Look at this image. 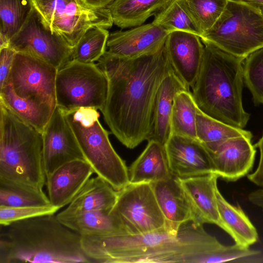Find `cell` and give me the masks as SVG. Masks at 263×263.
<instances>
[{"mask_svg":"<svg viewBox=\"0 0 263 263\" xmlns=\"http://www.w3.org/2000/svg\"><path fill=\"white\" fill-rule=\"evenodd\" d=\"M260 7V10H261V12L263 15V6H260L259 7Z\"/></svg>","mask_w":263,"mask_h":263,"instance_id":"obj_42","label":"cell"},{"mask_svg":"<svg viewBox=\"0 0 263 263\" xmlns=\"http://www.w3.org/2000/svg\"><path fill=\"white\" fill-rule=\"evenodd\" d=\"M218 178L212 173L179 179L191 205L195 222L214 224L222 229L216 197Z\"/></svg>","mask_w":263,"mask_h":263,"instance_id":"obj_19","label":"cell"},{"mask_svg":"<svg viewBox=\"0 0 263 263\" xmlns=\"http://www.w3.org/2000/svg\"><path fill=\"white\" fill-rule=\"evenodd\" d=\"M62 111L75 135L85 161L91 166L94 173L117 191L128 184L127 167L112 147L109 132L101 124L98 110L81 107Z\"/></svg>","mask_w":263,"mask_h":263,"instance_id":"obj_6","label":"cell"},{"mask_svg":"<svg viewBox=\"0 0 263 263\" xmlns=\"http://www.w3.org/2000/svg\"><path fill=\"white\" fill-rule=\"evenodd\" d=\"M57 106L62 110L90 107L100 110L108 95V81L95 63L70 60L58 69Z\"/></svg>","mask_w":263,"mask_h":263,"instance_id":"obj_9","label":"cell"},{"mask_svg":"<svg viewBox=\"0 0 263 263\" xmlns=\"http://www.w3.org/2000/svg\"><path fill=\"white\" fill-rule=\"evenodd\" d=\"M170 0H114L107 7L113 23L121 28L140 26Z\"/></svg>","mask_w":263,"mask_h":263,"instance_id":"obj_27","label":"cell"},{"mask_svg":"<svg viewBox=\"0 0 263 263\" xmlns=\"http://www.w3.org/2000/svg\"><path fill=\"white\" fill-rule=\"evenodd\" d=\"M216 197L222 229L240 247L249 248L256 243L258 239L257 230L239 204L230 203L218 188Z\"/></svg>","mask_w":263,"mask_h":263,"instance_id":"obj_25","label":"cell"},{"mask_svg":"<svg viewBox=\"0 0 263 263\" xmlns=\"http://www.w3.org/2000/svg\"><path fill=\"white\" fill-rule=\"evenodd\" d=\"M128 235L165 230V220L151 182L129 183L117 192L110 211Z\"/></svg>","mask_w":263,"mask_h":263,"instance_id":"obj_10","label":"cell"},{"mask_svg":"<svg viewBox=\"0 0 263 263\" xmlns=\"http://www.w3.org/2000/svg\"><path fill=\"white\" fill-rule=\"evenodd\" d=\"M196 137L210 153L227 139L240 136L253 137L251 132L229 125L204 114L198 108L196 118Z\"/></svg>","mask_w":263,"mask_h":263,"instance_id":"obj_28","label":"cell"},{"mask_svg":"<svg viewBox=\"0 0 263 263\" xmlns=\"http://www.w3.org/2000/svg\"><path fill=\"white\" fill-rule=\"evenodd\" d=\"M81 245L92 262L102 263H218L238 255L236 245H223L193 221L182 224L176 235L165 230L137 235H82Z\"/></svg>","mask_w":263,"mask_h":263,"instance_id":"obj_2","label":"cell"},{"mask_svg":"<svg viewBox=\"0 0 263 263\" xmlns=\"http://www.w3.org/2000/svg\"><path fill=\"white\" fill-rule=\"evenodd\" d=\"M202 34L209 30L223 12L228 0H186Z\"/></svg>","mask_w":263,"mask_h":263,"instance_id":"obj_35","label":"cell"},{"mask_svg":"<svg viewBox=\"0 0 263 263\" xmlns=\"http://www.w3.org/2000/svg\"><path fill=\"white\" fill-rule=\"evenodd\" d=\"M200 37L183 31L170 32L164 46L175 73L188 87H193L199 74L204 51Z\"/></svg>","mask_w":263,"mask_h":263,"instance_id":"obj_15","label":"cell"},{"mask_svg":"<svg viewBox=\"0 0 263 263\" xmlns=\"http://www.w3.org/2000/svg\"><path fill=\"white\" fill-rule=\"evenodd\" d=\"M0 103L42 134L56 107L20 98L8 84L0 89Z\"/></svg>","mask_w":263,"mask_h":263,"instance_id":"obj_26","label":"cell"},{"mask_svg":"<svg viewBox=\"0 0 263 263\" xmlns=\"http://www.w3.org/2000/svg\"><path fill=\"white\" fill-rule=\"evenodd\" d=\"M258 7L263 6V0H239Z\"/></svg>","mask_w":263,"mask_h":263,"instance_id":"obj_41","label":"cell"},{"mask_svg":"<svg viewBox=\"0 0 263 263\" xmlns=\"http://www.w3.org/2000/svg\"><path fill=\"white\" fill-rule=\"evenodd\" d=\"M42 134L46 178L66 163L85 160L71 127L63 111L57 106Z\"/></svg>","mask_w":263,"mask_h":263,"instance_id":"obj_13","label":"cell"},{"mask_svg":"<svg viewBox=\"0 0 263 263\" xmlns=\"http://www.w3.org/2000/svg\"><path fill=\"white\" fill-rule=\"evenodd\" d=\"M159 208L165 220V230L173 235L188 222H195V216L178 178L152 182Z\"/></svg>","mask_w":263,"mask_h":263,"instance_id":"obj_18","label":"cell"},{"mask_svg":"<svg viewBox=\"0 0 263 263\" xmlns=\"http://www.w3.org/2000/svg\"><path fill=\"white\" fill-rule=\"evenodd\" d=\"M109 35L107 29L89 28L72 48V60L85 63L97 62L106 51Z\"/></svg>","mask_w":263,"mask_h":263,"instance_id":"obj_32","label":"cell"},{"mask_svg":"<svg viewBox=\"0 0 263 263\" xmlns=\"http://www.w3.org/2000/svg\"><path fill=\"white\" fill-rule=\"evenodd\" d=\"M260 152V158L256 170L247 175L250 182L258 186H263V134L255 145Z\"/></svg>","mask_w":263,"mask_h":263,"instance_id":"obj_38","label":"cell"},{"mask_svg":"<svg viewBox=\"0 0 263 263\" xmlns=\"http://www.w3.org/2000/svg\"><path fill=\"white\" fill-rule=\"evenodd\" d=\"M97 65L108 81L107 99L101 110L104 119L118 140L133 149L149 140L157 91L173 69L165 46L133 59L106 51Z\"/></svg>","mask_w":263,"mask_h":263,"instance_id":"obj_1","label":"cell"},{"mask_svg":"<svg viewBox=\"0 0 263 263\" xmlns=\"http://www.w3.org/2000/svg\"><path fill=\"white\" fill-rule=\"evenodd\" d=\"M56 216L66 227L81 236L127 234L120 222L109 211L93 210L67 216L57 214Z\"/></svg>","mask_w":263,"mask_h":263,"instance_id":"obj_23","label":"cell"},{"mask_svg":"<svg viewBox=\"0 0 263 263\" xmlns=\"http://www.w3.org/2000/svg\"><path fill=\"white\" fill-rule=\"evenodd\" d=\"M0 178L43 190L42 133L0 103Z\"/></svg>","mask_w":263,"mask_h":263,"instance_id":"obj_5","label":"cell"},{"mask_svg":"<svg viewBox=\"0 0 263 263\" xmlns=\"http://www.w3.org/2000/svg\"><path fill=\"white\" fill-rule=\"evenodd\" d=\"M200 38L203 43L245 59L263 47V15L260 7L239 0H228L218 20Z\"/></svg>","mask_w":263,"mask_h":263,"instance_id":"obj_7","label":"cell"},{"mask_svg":"<svg viewBox=\"0 0 263 263\" xmlns=\"http://www.w3.org/2000/svg\"><path fill=\"white\" fill-rule=\"evenodd\" d=\"M9 46L16 52L37 57L57 69L72 60V48L46 27L34 8L21 29L10 40Z\"/></svg>","mask_w":263,"mask_h":263,"instance_id":"obj_12","label":"cell"},{"mask_svg":"<svg viewBox=\"0 0 263 263\" xmlns=\"http://www.w3.org/2000/svg\"><path fill=\"white\" fill-rule=\"evenodd\" d=\"M0 227V263L92 262L82 249L81 236L54 214Z\"/></svg>","mask_w":263,"mask_h":263,"instance_id":"obj_3","label":"cell"},{"mask_svg":"<svg viewBox=\"0 0 263 263\" xmlns=\"http://www.w3.org/2000/svg\"><path fill=\"white\" fill-rule=\"evenodd\" d=\"M200 69L192 92L198 108L221 122L243 129L250 115L242 105L243 63L209 43H203Z\"/></svg>","mask_w":263,"mask_h":263,"instance_id":"obj_4","label":"cell"},{"mask_svg":"<svg viewBox=\"0 0 263 263\" xmlns=\"http://www.w3.org/2000/svg\"><path fill=\"white\" fill-rule=\"evenodd\" d=\"M94 173L84 160H76L57 168L46 178L50 203L60 209L68 205Z\"/></svg>","mask_w":263,"mask_h":263,"instance_id":"obj_20","label":"cell"},{"mask_svg":"<svg viewBox=\"0 0 263 263\" xmlns=\"http://www.w3.org/2000/svg\"><path fill=\"white\" fill-rule=\"evenodd\" d=\"M244 83L255 104H263V47L252 52L243 63Z\"/></svg>","mask_w":263,"mask_h":263,"instance_id":"obj_34","label":"cell"},{"mask_svg":"<svg viewBox=\"0 0 263 263\" xmlns=\"http://www.w3.org/2000/svg\"><path fill=\"white\" fill-rule=\"evenodd\" d=\"M117 192L102 178H90L68 205L58 214L67 216L93 210L110 211L116 201Z\"/></svg>","mask_w":263,"mask_h":263,"instance_id":"obj_22","label":"cell"},{"mask_svg":"<svg viewBox=\"0 0 263 263\" xmlns=\"http://www.w3.org/2000/svg\"><path fill=\"white\" fill-rule=\"evenodd\" d=\"M252 138L246 136L229 138L210 153L213 172L229 182L236 181L248 175L253 167L256 153Z\"/></svg>","mask_w":263,"mask_h":263,"instance_id":"obj_16","label":"cell"},{"mask_svg":"<svg viewBox=\"0 0 263 263\" xmlns=\"http://www.w3.org/2000/svg\"><path fill=\"white\" fill-rule=\"evenodd\" d=\"M172 69L163 79L155 99L153 126L149 140L165 145L172 135L171 116L173 103L176 94L190 90Z\"/></svg>","mask_w":263,"mask_h":263,"instance_id":"obj_21","label":"cell"},{"mask_svg":"<svg viewBox=\"0 0 263 263\" xmlns=\"http://www.w3.org/2000/svg\"><path fill=\"white\" fill-rule=\"evenodd\" d=\"M87 5L96 8H106L114 0H81Z\"/></svg>","mask_w":263,"mask_h":263,"instance_id":"obj_40","label":"cell"},{"mask_svg":"<svg viewBox=\"0 0 263 263\" xmlns=\"http://www.w3.org/2000/svg\"><path fill=\"white\" fill-rule=\"evenodd\" d=\"M59 210V208L51 204L40 206H0V225L7 226L34 217L54 214Z\"/></svg>","mask_w":263,"mask_h":263,"instance_id":"obj_36","label":"cell"},{"mask_svg":"<svg viewBox=\"0 0 263 263\" xmlns=\"http://www.w3.org/2000/svg\"><path fill=\"white\" fill-rule=\"evenodd\" d=\"M33 9L32 0H0V34L10 40L21 29Z\"/></svg>","mask_w":263,"mask_h":263,"instance_id":"obj_33","label":"cell"},{"mask_svg":"<svg viewBox=\"0 0 263 263\" xmlns=\"http://www.w3.org/2000/svg\"><path fill=\"white\" fill-rule=\"evenodd\" d=\"M169 33L153 23L116 31L109 34L106 51L128 59L154 53L164 46Z\"/></svg>","mask_w":263,"mask_h":263,"instance_id":"obj_17","label":"cell"},{"mask_svg":"<svg viewBox=\"0 0 263 263\" xmlns=\"http://www.w3.org/2000/svg\"><path fill=\"white\" fill-rule=\"evenodd\" d=\"M57 71L55 67L37 57L16 52L6 84H9L20 98L56 106Z\"/></svg>","mask_w":263,"mask_h":263,"instance_id":"obj_11","label":"cell"},{"mask_svg":"<svg viewBox=\"0 0 263 263\" xmlns=\"http://www.w3.org/2000/svg\"><path fill=\"white\" fill-rule=\"evenodd\" d=\"M16 53L10 46L0 49V89L7 82Z\"/></svg>","mask_w":263,"mask_h":263,"instance_id":"obj_37","label":"cell"},{"mask_svg":"<svg viewBox=\"0 0 263 263\" xmlns=\"http://www.w3.org/2000/svg\"><path fill=\"white\" fill-rule=\"evenodd\" d=\"M129 183L155 182L171 177L165 146L149 140L128 170Z\"/></svg>","mask_w":263,"mask_h":263,"instance_id":"obj_24","label":"cell"},{"mask_svg":"<svg viewBox=\"0 0 263 263\" xmlns=\"http://www.w3.org/2000/svg\"><path fill=\"white\" fill-rule=\"evenodd\" d=\"M198 109L190 90L178 92L174 100L172 112V134L197 139L196 118Z\"/></svg>","mask_w":263,"mask_h":263,"instance_id":"obj_31","label":"cell"},{"mask_svg":"<svg viewBox=\"0 0 263 263\" xmlns=\"http://www.w3.org/2000/svg\"><path fill=\"white\" fill-rule=\"evenodd\" d=\"M249 202L263 212V189L253 191L248 196Z\"/></svg>","mask_w":263,"mask_h":263,"instance_id":"obj_39","label":"cell"},{"mask_svg":"<svg viewBox=\"0 0 263 263\" xmlns=\"http://www.w3.org/2000/svg\"><path fill=\"white\" fill-rule=\"evenodd\" d=\"M152 23L168 32L183 31L194 33L199 37L202 35L186 0H170L165 6L155 14Z\"/></svg>","mask_w":263,"mask_h":263,"instance_id":"obj_29","label":"cell"},{"mask_svg":"<svg viewBox=\"0 0 263 263\" xmlns=\"http://www.w3.org/2000/svg\"><path fill=\"white\" fill-rule=\"evenodd\" d=\"M164 146L175 177L187 178L214 173L211 154L197 139L172 134Z\"/></svg>","mask_w":263,"mask_h":263,"instance_id":"obj_14","label":"cell"},{"mask_svg":"<svg viewBox=\"0 0 263 263\" xmlns=\"http://www.w3.org/2000/svg\"><path fill=\"white\" fill-rule=\"evenodd\" d=\"M43 23L73 48L89 28H110L113 21L107 7L96 8L81 0H32Z\"/></svg>","mask_w":263,"mask_h":263,"instance_id":"obj_8","label":"cell"},{"mask_svg":"<svg viewBox=\"0 0 263 263\" xmlns=\"http://www.w3.org/2000/svg\"><path fill=\"white\" fill-rule=\"evenodd\" d=\"M43 190L0 178V206H40L50 204Z\"/></svg>","mask_w":263,"mask_h":263,"instance_id":"obj_30","label":"cell"}]
</instances>
